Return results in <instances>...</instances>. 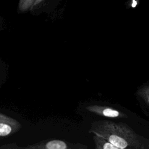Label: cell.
<instances>
[{"mask_svg":"<svg viewBox=\"0 0 149 149\" xmlns=\"http://www.w3.org/2000/svg\"><path fill=\"white\" fill-rule=\"evenodd\" d=\"M95 144H97V148L103 149H118L116 146L111 143L109 141L105 139L104 138L96 135L94 137Z\"/></svg>","mask_w":149,"mask_h":149,"instance_id":"obj_3","label":"cell"},{"mask_svg":"<svg viewBox=\"0 0 149 149\" xmlns=\"http://www.w3.org/2000/svg\"><path fill=\"white\" fill-rule=\"evenodd\" d=\"M18 123L15 120L0 114V136H5L10 134Z\"/></svg>","mask_w":149,"mask_h":149,"instance_id":"obj_2","label":"cell"},{"mask_svg":"<svg viewBox=\"0 0 149 149\" xmlns=\"http://www.w3.org/2000/svg\"><path fill=\"white\" fill-rule=\"evenodd\" d=\"M102 127H98L94 130L95 134L100 136L116 146L118 149L130 148L134 144L135 136L132 132L127 130L123 126L115 123L105 122Z\"/></svg>","mask_w":149,"mask_h":149,"instance_id":"obj_1","label":"cell"},{"mask_svg":"<svg viewBox=\"0 0 149 149\" xmlns=\"http://www.w3.org/2000/svg\"><path fill=\"white\" fill-rule=\"evenodd\" d=\"M46 147L48 149H66L68 148L67 144L61 140H52L46 144Z\"/></svg>","mask_w":149,"mask_h":149,"instance_id":"obj_4","label":"cell"},{"mask_svg":"<svg viewBox=\"0 0 149 149\" xmlns=\"http://www.w3.org/2000/svg\"><path fill=\"white\" fill-rule=\"evenodd\" d=\"M133 3H132V6L133 7V8H134L136 6V5H137V2L135 1V0H133V2H132Z\"/></svg>","mask_w":149,"mask_h":149,"instance_id":"obj_6","label":"cell"},{"mask_svg":"<svg viewBox=\"0 0 149 149\" xmlns=\"http://www.w3.org/2000/svg\"><path fill=\"white\" fill-rule=\"evenodd\" d=\"M101 112L104 116L110 118H116L120 115L118 111L111 108H104L101 111Z\"/></svg>","mask_w":149,"mask_h":149,"instance_id":"obj_5","label":"cell"},{"mask_svg":"<svg viewBox=\"0 0 149 149\" xmlns=\"http://www.w3.org/2000/svg\"><path fill=\"white\" fill-rule=\"evenodd\" d=\"M147 101H148V103L149 104V95H148V97H147Z\"/></svg>","mask_w":149,"mask_h":149,"instance_id":"obj_7","label":"cell"}]
</instances>
